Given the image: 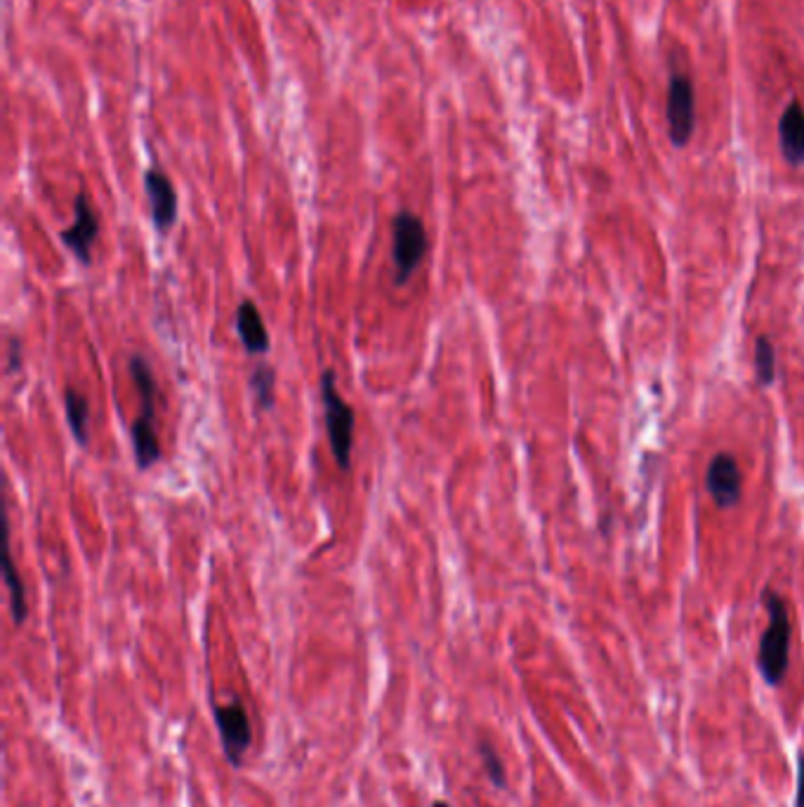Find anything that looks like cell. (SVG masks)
<instances>
[{
  "instance_id": "9a60e30c",
  "label": "cell",
  "mask_w": 804,
  "mask_h": 807,
  "mask_svg": "<svg viewBox=\"0 0 804 807\" xmlns=\"http://www.w3.org/2000/svg\"><path fill=\"white\" fill-rule=\"evenodd\" d=\"M755 376L759 385H772L776 376V352L767 336H759L755 341Z\"/></svg>"
},
{
  "instance_id": "ba28073f",
  "label": "cell",
  "mask_w": 804,
  "mask_h": 807,
  "mask_svg": "<svg viewBox=\"0 0 804 807\" xmlns=\"http://www.w3.org/2000/svg\"><path fill=\"white\" fill-rule=\"evenodd\" d=\"M706 491L719 508H734L743 496V475L732 454H717L706 470Z\"/></svg>"
},
{
  "instance_id": "4fadbf2b",
  "label": "cell",
  "mask_w": 804,
  "mask_h": 807,
  "mask_svg": "<svg viewBox=\"0 0 804 807\" xmlns=\"http://www.w3.org/2000/svg\"><path fill=\"white\" fill-rule=\"evenodd\" d=\"M3 577H6V585H8V593H10L12 621L17 626H22L27 621V614H29L27 588H24L22 577H19V572H17V564H14L10 545H6V555H3Z\"/></svg>"
},
{
  "instance_id": "5b68a950",
  "label": "cell",
  "mask_w": 804,
  "mask_h": 807,
  "mask_svg": "<svg viewBox=\"0 0 804 807\" xmlns=\"http://www.w3.org/2000/svg\"><path fill=\"white\" fill-rule=\"evenodd\" d=\"M213 713H215V725H217L219 739H223V749H225L227 760L234 767H241L246 760V754L253 741L251 718L246 713L244 703H241L238 697H229L223 703H215Z\"/></svg>"
},
{
  "instance_id": "52a82bcc",
  "label": "cell",
  "mask_w": 804,
  "mask_h": 807,
  "mask_svg": "<svg viewBox=\"0 0 804 807\" xmlns=\"http://www.w3.org/2000/svg\"><path fill=\"white\" fill-rule=\"evenodd\" d=\"M73 225L62 229L59 236H62V244L73 253V258L88 267L92 263V244L99 236V215L86 191H78L73 201Z\"/></svg>"
},
{
  "instance_id": "9c48e42d",
  "label": "cell",
  "mask_w": 804,
  "mask_h": 807,
  "mask_svg": "<svg viewBox=\"0 0 804 807\" xmlns=\"http://www.w3.org/2000/svg\"><path fill=\"white\" fill-rule=\"evenodd\" d=\"M145 189L149 196L151 223L156 232L160 234L170 232L177 223V191L170 183V177L164 170L149 168L145 173Z\"/></svg>"
},
{
  "instance_id": "ac0fdd59",
  "label": "cell",
  "mask_w": 804,
  "mask_h": 807,
  "mask_svg": "<svg viewBox=\"0 0 804 807\" xmlns=\"http://www.w3.org/2000/svg\"><path fill=\"white\" fill-rule=\"evenodd\" d=\"M795 807H804V756H800V762H797V796H795Z\"/></svg>"
},
{
  "instance_id": "277c9868",
  "label": "cell",
  "mask_w": 804,
  "mask_h": 807,
  "mask_svg": "<svg viewBox=\"0 0 804 807\" xmlns=\"http://www.w3.org/2000/svg\"><path fill=\"white\" fill-rule=\"evenodd\" d=\"M428 248L430 242L422 220L413 210H399L392 218V265L396 286H404L413 279Z\"/></svg>"
},
{
  "instance_id": "7a4b0ae2",
  "label": "cell",
  "mask_w": 804,
  "mask_h": 807,
  "mask_svg": "<svg viewBox=\"0 0 804 807\" xmlns=\"http://www.w3.org/2000/svg\"><path fill=\"white\" fill-rule=\"evenodd\" d=\"M767 609V631L759 638V655L757 666L759 673L767 685L778 687L788 673V657H791V614L783 598L774 590H767L762 596Z\"/></svg>"
},
{
  "instance_id": "e0dca14e",
  "label": "cell",
  "mask_w": 804,
  "mask_h": 807,
  "mask_svg": "<svg viewBox=\"0 0 804 807\" xmlns=\"http://www.w3.org/2000/svg\"><path fill=\"white\" fill-rule=\"evenodd\" d=\"M8 373H14L17 368H22V343H19L17 338H10V347H8Z\"/></svg>"
},
{
  "instance_id": "8992f818",
  "label": "cell",
  "mask_w": 804,
  "mask_h": 807,
  "mask_svg": "<svg viewBox=\"0 0 804 807\" xmlns=\"http://www.w3.org/2000/svg\"><path fill=\"white\" fill-rule=\"evenodd\" d=\"M666 118L670 142L682 149L687 147L696 128V92L687 73H673L666 97Z\"/></svg>"
},
{
  "instance_id": "3957f363",
  "label": "cell",
  "mask_w": 804,
  "mask_h": 807,
  "mask_svg": "<svg viewBox=\"0 0 804 807\" xmlns=\"http://www.w3.org/2000/svg\"><path fill=\"white\" fill-rule=\"evenodd\" d=\"M321 402H324V419H326V432L333 459L340 465V470H350L354 451L356 413L345 402V397L340 395L335 383V371L331 368L321 373Z\"/></svg>"
},
{
  "instance_id": "d6986e66",
  "label": "cell",
  "mask_w": 804,
  "mask_h": 807,
  "mask_svg": "<svg viewBox=\"0 0 804 807\" xmlns=\"http://www.w3.org/2000/svg\"><path fill=\"white\" fill-rule=\"evenodd\" d=\"M432 807H451V805L444 800H437V803H432Z\"/></svg>"
},
{
  "instance_id": "2e32d148",
  "label": "cell",
  "mask_w": 804,
  "mask_h": 807,
  "mask_svg": "<svg viewBox=\"0 0 804 807\" xmlns=\"http://www.w3.org/2000/svg\"><path fill=\"white\" fill-rule=\"evenodd\" d=\"M479 756H481V762H484V770H487L489 779L498 786V789H506V784H508L506 765H502L500 756L496 754V749L489 741H479Z\"/></svg>"
},
{
  "instance_id": "30bf717a",
  "label": "cell",
  "mask_w": 804,
  "mask_h": 807,
  "mask_svg": "<svg viewBox=\"0 0 804 807\" xmlns=\"http://www.w3.org/2000/svg\"><path fill=\"white\" fill-rule=\"evenodd\" d=\"M778 147L791 166H804V107L791 102L778 118Z\"/></svg>"
},
{
  "instance_id": "8fae6325",
  "label": "cell",
  "mask_w": 804,
  "mask_h": 807,
  "mask_svg": "<svg viewBox=\"0 0 804 807\" xmlns=\"http://www.w3.org/2000/svg\"><path fill=\"white\" fill-rule=\"evenodd\" d=\"M236 333L241 345L246 347L248 354L257 357V354L269 352V331L265 326L263 314H259L257 305L253 301H244L236 309Z\"/></svg>"
},
{
  "instance_id": "7c38bea8",
  "label": "cell",
  "mask_w": 804,
  "mask_h": 807,
  "mask_svg": "<svg viewBox=\"0 0 804 807\" xmlns=\"http://www.w3.org/2000/svg\"><path fill=\"white\" fill-rule=\"evenodd\" d=\"M65 409H67V421L71 427V435L80 446L90 444V402L78 392L76 387H69L65 392Z\"/></svg>"
},
{
  "instance_id": "5bb4252c",
  "label": "cell",
  "mask_w": 804,
  "mask_h": 807,
  "mask_svg": "<svg viewBox=\"0 0 804 807\" xmlns=\"http://www.w3.org/2000/svg\"><path fill=\"white\" fill-rule=\"evenodd\" d=\"M251 390L259 404V409H272L274 406V385H276V371L269 364H259L251 373Z\"/></svg>"
},
{
  "instance_id": "6da1fadb",
  "label": "cell",
  "mask_w": 804,
  "mask_h": 807,
  "mask_svg": "<svg viewBox=\"0 0 804 807\" xmlns=\"http://www.w3.org/2000/svg\"><path fill=\"white\" fill-rule=\"evenodd\" d=\"M130 378L137 385L139 400H143V409H139V416L133 423L130 437H133V454L139 470H149L160 459V442L156 432V404H158V385L154 368L143 354H133L128 360Z\"/></svg>"
}]
</instances>
